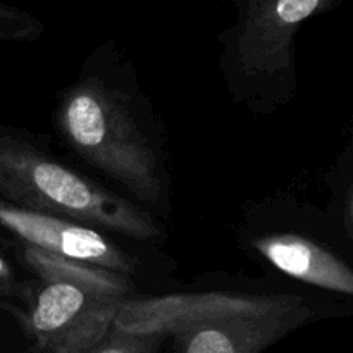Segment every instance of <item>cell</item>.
<instances>
[{
    "label": "cell",
    "mask_w": 353,
    "mask_h": 353,
    "mask_svg": "<svg viewBox=\"0 0 353 353\" xmlns=\"http://www.w3.org/2000/svg\"><path fill=\"white\" fill-rule=\"evenodd\" d=\"M312 317L295 295L183 293L121 302L114 326L172 336L174 353H261Z\"/></svg>",
    "instance_id": "6da1fadb"
},
{
    "label": "cell",
    "mask_w": 353,
    "mask_h": 353,
    "mask_svg": "<svg viewBox=\"0 0 353 353\" xmlns=\"http://www.w3.org/2000/svg\"><path fill=\"white\" fill-rule=\"evenodd\" d=\"M55 128L81 161L119 183L138 202H162L161 159L126 92L95 72L83 74L59 97Z\"/></svg>",
    "instance_id": "7a4b0ae2"
},
{
    "label": "cell",
    "mask_w": 353,
    "mask_h": 353,
    "mask_svg": "<svg viewBox=\"0 0 353 353\" xmlns=\"http://www.w3.org/2000/svg\"><path fill=\"white\" fill-rule=\"evenodd\" d=\"M0 195L14 207L64 217L134 240H155L162 228L124 196L41 150L23 134L0 133Z\"/></svg>",
    "instance_id": "3957f363"
},
{
    "label": "cell",
    "mask_w": 353,
    "mask_h": 353,
    "mask_svg": "<svg viewBox=\"0 0 353 353\" xmlns=\"http://www.w3.org/2000/svg\"><path fill=\"white\" fill-rule=\"evenodd\" d=\"M236 21L219 34L221 65L231 95L272 110L296 93L295 41L307 19L341 0H233Z\"/></svg>",
    "instance_id": "277c9868"
},
{
    "label": "cell",
    "mask_w": 353,
    "mask_h": 353,
    "mask_svg": "<svg viewBox=\"0 0 353 353\" xmlns=\"http://www.w3.org/2000/svg\"><path fill=\"white\" fill-rule=\"evenodd\" d=\"M121 302L69 279L37 276L23 324L34 353H86L112 327Z\"/></svg>",
    "instance_id": "5b68a950"
},
{
    "label": "cell",
    "mask_w": 353,
    "mask_h": 353,
    "mask_svg": "<svg viewBox=\"0 0 353 353\" xmlns=\"http://www.w3.org/2000/svg\"><path fill=\"white\" fill-rule=\"evenodd\" d=\"M0 224L28 247L55 257L85 262L123 276H131L137 261L110 238L86 224L14 207L0 200Z\"/></svg>",
    "instance_id": "8992f818"
},
{
    "label": "cell",
    "mask_w": 353,
    "mask_h": 353,
    "mask_svg": "<svg viewBox=\"0 0 353 353\" xmlns=\"http://www.w3.org/2000/svg\"><path fill=\"white\" fill-rule=\"evenodd\" d=\"M254 248L278 271L307 285L353 295V272L340 257L300 234H265Z\"/></svg>",
    "instance_id": "52a82bcc"
},
{
    "label": "cell",
    "mask_w": 353,
    "mask_h": 353,
    "mask_svg": "<svg viewBox=\"0 0 353 353\" xmlns=\"http://www.w3.org/2000/svg\"><path fill=\"white\" fill-rule=\"evenodd\" d=\"M165 338L157 333H130L112 324L105 336L86 353H157Z\"/></svg>",
    "instance_id": "ba28073f"
},
{
    "label": "cell",
    "mask_w": 353,
    "mask_h": 353,
    "mask_svg": "<svg viewBox=\"0 0 353 353\" xmlns=\"http://www.w3.org/2000/svg\"><path fill=\"white\" fill-rule=\"evenodd\" d=\"M43 30V23L33 14L0 2V41H34Z\"/></svg>",
    "instance_id": "9c48e42d"
},
{
    "label": "cell",
    "mask_w": 353,
    "mask_h": 353,
    "mask_svg": "<svg viewBox=\"0 0 353 353\" xmlns=\"http://www.w3.org/2000/svg\"><path fill=\"white\" fill-rule=\"evenodd\" d=\"M33 285L21 283L14 274L12 268L7 262V259L0 254V295L2 296H19L28 302L31 295Z\"/></svg>",
    "instance_id": "30bf717a"
}]
</instances>
